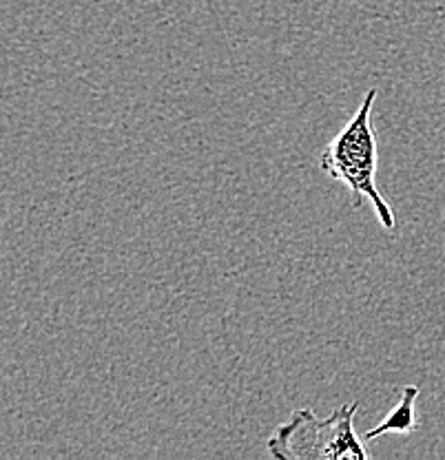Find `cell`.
<instances>
[{
  "label": "cell",
  "instance_id": "6da1fadb",
  "mask_svg": "<svg viewBox=\"0 0 445 460\" xmlns=\"http://www.w3.org/2000/svg\"><path fill=\"white\" fill-rule=\"evenodd\" d=\"M379 91L372 86L366 91L357 113L348 119L346 127L330 140L326 151L319 157V166L333 177L334 181L343 184L352 195V206L361 208L363 201H370L386 230L396 228L395 213L390 204L381 195L377 186V166H379V151H377V131L372 124V107Z\"/></svg>",
  "mask_w": 445,
  "mask_h": 460
},
{
  "label": "cell",
  "instance_id": "7a4b0ae2",
  "mask_svg": "<svg viewBox=\"0 0 445 460\" xmlns=\"http://www.w3.org/2000/svg\"><path fill=\"white\" fill-rule=\"evenodd\" d=\"M357 407L359 402H346L322 420L313 410L293 411L268 438V452L277 460H366V440L355 431Z\"/></svg>",
  "mask_w": 445,
  "mask_h": 460
},
{
  "label": "cell",
  "instance_id": "3957f363",
  "mask_svg": "<svg viewBox=\"0 0 445 460\" xmlns=\"http://www.w3.org/2000/svg\"><path fill=\"white\" fill-rule=\"evenodd\" d=\"M416 399H419V387L405 385L404 390H401L399 402L387 411V416L377 425V428L368 429L361 438L368 443V440H375L384 434H413V431L419 428L414 410Z\"/></svg>",
  "mask_w": 445,
  "mask_h": 460
}]
</instances>
